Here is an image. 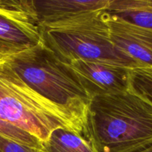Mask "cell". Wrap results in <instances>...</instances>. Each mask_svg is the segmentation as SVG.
<instances>
[{"instance_id": "cell-7", "label": "cell", "mask_w": 152, "mask_h": 152, "mask_svg": "<svg viewBox=\"0 0 152 152\" xmlns=\"http://www.w3.org/2000/svg\"><path fill=\"white\" fill-rule=\"evenodd\" d=\"M108 24L111 42L119 51L132 59L137 68L152 67L151 28L134 25L108 12Z\"/></svg>"}, {"instance_id": "cell-8", "label": "cell", "mask_w": 152, "mask_h": 152, "mask_svg": "<svg viewBox=\"0 0 152 152\" xmlns=\"http://www.w3.org/2000/svg\"><path fill=\"white\" fill-rule=\"evenodd\" d=\"M39 24L92 10H107L109 0H32Z\"/></svg>"}, {"instance_id": "cell-2", "label": "cell", "mask_w": 152, "mask_h": 152, "mask_svg": "<svg viewBox=\"0 0 152 152\" xmlns=\"http://www.w3.org/2000/svg\"><path fill=\"white\" fill-rule=\"evenodd\" d=\"M4 59L29 87L66 114L90 142L87 120L91 98L66 64L42 41Z\"/></svg>"}, {"instance_id": "cell-4", "label": "cell", "mask_w": 152, "mask_h": 152, "mask_svg": "<svg viewBox=\"0 0 152 152\" xmlns=\"http://www.w3.org/2000/svg\"><path fill=\"white\" fill-rule=\"evenodd\" d=\"M0 118L42 142L58 128L83 137L66 114L29 87L4 59L0 60Z\"/></svg>"}, {"instance_id": "cell-3", "label": "cell", "mask_w": 152, "mask_h": 152, "mask_svg": "<svg viewBox=\"0 0 152 152\" xmlns=\"http://www.w3.org/2000/svg\"><path fill=\"white\" fill-rule=\"evenodd\" d=\"M42 42L63 63L97 61L136 68L111 42L108 12L92 10L40 24Z\"/></svg>"}, {"instance_id": "cell-5", "label": "cell", "mask_w": 152, "mask_h": 152, "mask_svg": "<svg viewBox=\"0 0 152 152\" xmlns=\"http://www.w3.org/2000/svg\"><path fill=\"white\" fill-rule=\"evenodd\" d=\"M68 65L90 97L129 89L131 68L97 61L76 60Z\"/></svg>"}, {"instance_id": "cell-10", "label": "cell", "mask_w": 152, "mask_h": 152, "mask_svg": "<svg viewBox=\"0 0 152 152\" xmlns=\"http://www.w3.org/2000/svg\"><path fill=\"white\" fill-rule=\"evenodd\" d=\"M41 152H96L89 141L74 132L58 128L42 142Z\"/></svg>"}, {"instance_id": "cell-12", "label": "cell", "mask_w": 152, "mask_h": 152, "mask_svg": "<svg viewBox=\"0 0 152 152\" xmlns=\"http://www.w3.org/2000/svg\"><path fill=\"white\" fill-rule=\"evenodd\" d=\"M0 135L29 148L41 150L42 142L28 132L0 118Z\"/></svg>"}, {"instance_id": "cell-13", "label": "cell", "mask_w": 152, "mask_h": 152, "mask_svg": "<svg viewBox=\"0 0 152 152\" xmlns=\"http://www.w3.org/2000/svg\"><path fill=\"white\" fill-rule=\"evenodd\" d=\"M0 8L19 10L37 16L32 0H0Z\"/></svg>"}, {"instance_id": "cell-6", "label": "cell", "mask_w": 152, "mask_h": 152, "mask_svg": "<svg viewBox=\"0 0 152 152\" xmlns=\"http://www.w3.org/2000/svg\"><path fill=\"white\" fill-rule=\"evenodd\" d=\"M42 41L37 16L0 8V60L35 46Z\"/></svg>"}, {"instance_id": "cell-1", "label": "cell", "mask_w": 152, "mask_h": 152, "mask_svg": "<svg viewBox=\"0 0 152 152\" xmlns=\"http://www.w3.org/2000/svg\"><path fill=\"white\" fill-rule=\"evenodd\" d=\"M87 125L96 152H138L152 145V106L129 89L92 98Z\"/></svg>"}, {"instance_id": "cell-15", "label": "cell", "mask_w": 152, "mask_h": 152, "mask_svg": "<svg viewBox=\"0 0 152 152\" xmlns=\"http://www.w3.org/2000/svg\"><path fill=\"white\" fill-rule=\"evenodd\" d=\"M138 152H152V145H150V146L148 147V148H145V149L142 150V151H138Z\"/></svg>"}, {"instance_id": "cell-9", "label": "cell", "mask_w": 152, "mask_h": 152, "mask_svg": "<svg viewBox=\"0 0 152 152\" xmlns=\"http://www.w3.org/2000/svg\"><path fill=\"white\" fill-rule=\"evenodd\" d=\"M107 11L131 23L152 29V0H109Z\"/></svg>"}, {"instance_id": "cell-14", "label": "cell", "mask_w": 152, "mask_h": 152, "mask_svg": "<svg viewBox=\"0 0 152 152\" xmlns=\"http://www.w3.org/2000/svg\"><path fill=\"white\" fill-rule=\"evenodd\" d=\"M0 152H41L40 150L29 148L0 135Z\"/></svg>"}, {"instance_id": "cell-11", "label": "cell", "mask_w": 152, "mask_h": 152, "mask_svg": "<svg viewBox=\"0 0 152 152\" xmlns=\"http://www.w3.org/2000/svg\"><path fill=\"white\" fill-rule=\"evenodd\" d=\"M129 90L152 106V67L131 69Z\"/></svg>"}]
</instances>
